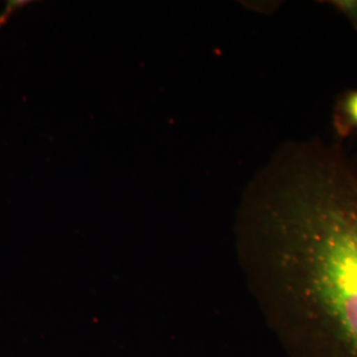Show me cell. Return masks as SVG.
Instances as JSON below:
<instances>
[{
	"mask_svg": "<svg viewBox=\"0 0 357 357\" xmlns=\"http://www.w3.org/2000/svg\"><path fill=\"white\" fill-rule=\"evenodd\" d=\"M332 128L340 139L357 132V88L345 90L336 98L332 110Z\"/></svg>",
	"mask_w": 357,
	"mask_h": 357,
	"instance_id": "7a4b0ae2",
	"label": "cell"
},
{
	"mask_svg": "<svg viewBox=\"0 0 357 357\" xmlns=\"http://www.w3.org/2000/svg\"><path fill=\"white\" fill-rule=\"evenodd\" d=\"M246 281L289 357H357V158L319 137L282 143L237 227Z\"/></svg>",
	"mask_w": 357,
	"mask_h": 357,
	"instance_id": "6da1fadb",
	"label": "cell"
},
{
	"mask_svg": "<svg viewBox=\"0 0 357 357\" xmlns=\"http://www.w3.org/2000/svg\"><path fill=\"white\" fill-rule=\"evenodd\" d=\"M327 4H331L336 11L342 13L357 31V0H330Z\"/></svg>",
	"mask_w": 357,
	"mask_h": 357,
	"instance_id": "3957f363",
	"label": "cell"
}]
</instances>
